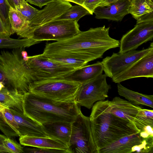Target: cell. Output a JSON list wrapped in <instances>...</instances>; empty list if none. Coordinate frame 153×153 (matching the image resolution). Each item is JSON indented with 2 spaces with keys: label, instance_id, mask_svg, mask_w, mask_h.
Returning a JSON list of instances; mask_svg holds the SVG:
<instances>
[{
  "label": "cell",
  "instance_id": "obj_1",
  "mask_svg": "<svg viewBox=\"0 0 153 153\" xmlns=\"http://www.w3.org/2000/svg\"><path fill=\"white\" fill-rule=\"evenodd\" d=\"M110 27L91 28L70 38L47 43L43 55L47 57H66L87 62L102 57L109 49L119 47L120 41L111 37Z\"/></svg>",
  "mask_w": 153,
  "mask_h": 153
},
{
  "label": "cell",
  "instance_id": "obj_2",
  "mask_svg": "<svg viewBox=\"0 0 153 153\" xmlns=\"http://www.w3.org/2000/svg\"><path fill=\"white\" fill-rule=\"evenodd\" d=\"M109 101L95 102L89 117L92 137L98 153L100 149L122 137L140 132L133 123L110 112Z\"/></svg>",
  "mask_w": 153,
  "mask_h": 153
},
{
  "label": "cell",
  "instance_id": "obj_3",
  "mask_svg": "<svg viewBox=\"0 0 153 153\" xmlns=\"http://www.w3.org/2000/svg\"><path fill=\"white\" fill-rule=\"evenodd\" d=\"M80 107L76 102L58 101L29 92L23 94L24 114L42 126L55 122L73 123L82 112Z\"/></svg>",
  "mask_w": 153,
  "mask_h": 153
},
{
  "label": "cell",
  "instance_id": "obj_4",
  "mask_svg": "<svg viewBox=\"0 0 153 153\" xmlns=\"http://www.w3.org/2000/svg\"><path fill=\"white\" fill-rule=\"evenodd\" d=\"M24 48L0 53V82L4 87L23 94L29 92L33 82L30 68L22 56Z\"/></svg>",
  "mask_w": 153,
  "mask_h": 153
},
{
  "label": "cell",
  "instance_id": "obj_5",
  "mask_svg": "<svg viewBox=\"0 0 153 153\" xmlns=\"http://www.w3.org/2000/svg\"><path fill=\"white\" fill-rule=\"evenodd\" d=\"M82 84L65 78L44 79L30 84L29 92L58 101L74 102Z\"/></svg>",
  "mask_w": 153,
  "mask_h": 153
},
{
  "label": "cell",
  "instance_id": "obj_6",
  "mask_svg": "<svg viewBox=\"0 0 153 153\" xmlns=\"http://www.w3.org/2000/svg\"><path fill=\"white\" fill-rule=\"evenodd\" d=\"M78 22L75 20H54L34 30L31 39L39 42L48 40L62 41L80 32Z\"/></svg>",
  "mask_w": 153,
  "mask_h": 153
},
{
  "label": "cell",
  "instance_id": "obj_7",
  "mask_svg": "<svg viewBox=\"0 0 153 153\" xmlns=\"http://www.w3.org/2000/svg\"><path fill=\"white\" fill-rule=\"evenodd\" d=\"M28 58L27 62L33 82L48 79L64 78L76 70L54 62L42 54L28 56Z\"/></svg>",
  "mask_w": 153,
  "mask_h": 153
},
{
  "label": "cell",
  "instance_id": "obj_8",
  "mask_svg": "<svg viewBox=\"0 0 153 153\" xmlns=\"http://www.w3.org/2000/svg\"><path fill=\"white\" fill-rule=\"evenodd\" d=\"M69 147L72 153H98L92 137L89 117L82 112L72 123Z\"/></svg>",
  "mask_w": 153,
  "mask_h": 153
},
{
  "label": "cell",
  "instance_id": "obj_9",
  "mask_svg": "<svg viewBox=\"0 0 153 153\" xmlns=\"http://www.w3.org/2000/svg\"><path fill=\"white\" fill-rule=\"evenodd\" d=\"M153 51V43L147 48L132 50L120 53H113L101 62L103 71L107 77L111 79L121 74L141 58Z\"/></svg>",
  "mask_w": 153,
  "mask_h": 153
},
{
  "label": "cell",
  "instance_id": "obj_10",
  "mask_svg": "<svg viewBox=\"0 0 153 153\" xmlns=\"http://www.w3.org/2000/svg\"><path fill=\"white\" fill-rule=\"evenodd\" d=\"M153 38V13L137 21L134 27L124 35L120 41L118 53L135 50Z\"/></svg>",
  "mask_w": 153,
  "mask_h": 153
},
{
  "label": "cell",
  "instance_id": "obj_11",
  "mask_svg": "<svg viewBox=\"0 0 153 153\" xmlns=\"http://www.w3.org/2000/svg\"><path fill=\"white\" fill-rule=\"evenodd\" d=\"M106 77L105 74H102L82 84L76 100L77 105L90 109L96 102L104 100L108 97L111 87L107 83Z\"/></svg>",
  "mask_w": 153,
  "mask_h": 153
},
{
  "label": "cell",
  "instance_id": "obj_12",
  "mask_svg": "<svg viewBox=\"0 0 153 153\" xmlns=\"http://www.w3.org/2000/svg\"><path fill=\"white\" fill-rule=\"evenodd\" d=\"M72 6L70 2L64 0H54L49 3L29 22L24 32L23 38L31 39L34 30L54 20Z\"/></svg>",
  "mask_w": 153,
  "mask_h": 153
},
{
  "label": "cell",
  "instance_id": "obj_13",
  "mask_svg": "<svg viewBox=\"0 0 153 153\" xmlns=\"http://www.w3.org/2000/svg\"><path fill=\"white\" fill-rule=\"evenodd\" d=\"M140 77L153 78V51L145 55L126 71L112 78L115 83Z\"/></svg>",
  "mask_w": 153,
  "mask_h": 153
},
{
  "label": "cell",
  "instance_id": "obj_14",
  "mask_svg": "<svg viewBox=\"0 0 153 153\" xmlns=\"http://www.w3.org/2000/svg\"><path fill=\"white\" fill-rule=\"evenodd\" d=\"M130 1L128 0H118L107 6H98L93 12L95 18L117 22L121 21L129 14Z\"/></svg>",
  "mask_w": 153,
  "mask_h": 153
},
{
  "label": "cell",
  "instance_id": "obj_15",
  "mask_svg": "<svg viewBox=\"0 0 153 153\" xmlns=\"http://www.w3.org/2000/svg\"><path fill=\"white\" fill-rule=\"evenodd\" d=\"M19 140L20 144L24 146L57 149L72 153L66 143L53 137L26 135L19 137Z\"/></svg>",
  "mask_w": 153,
  "mask_h": 153
},
{
  "label": "cell",
  "instance_id": "obj_16",
  "mask_svg": "<svg viewBox=\"0 0 153 153\" xmlns=\"http://www.w3.org/2000/svg\"><path fill=\"white\" fill-rule=\"evenodd\" d=\"M109 107L111 113L134 124L137 120V115L142 109L141 107L118 97H116L111 101H109Z\"/></svg>",
  "mask_w": 153,
  "mask_h": 153
},
{
  "label": "cell",
  "instance_id": "obj_17",
  "mask_svg": "<svg viewBox=\"0 0 153 153\" xmlns=\"http://www.w3.org/2000/svg\"><path fill=\"white\" fill-rule=\"evenodd\" d=\"M10 109L13 114L14 119L18 125V131L20 136L27 135L50 137L42 126L25 116L23 112Z\"/></svg>",
  "mask_w": 153,
  "mask_h": 153
},
{
  "label": "cell",
  "instance_id": "obj_18",
  "mask_svg": "<svg viewBox=\"0 0 153 153\" xmlns=\"http://www.w3.org/2000/svg\"><path fill=\"white\" fill-rule=\"evenodd\" d=\"M145 138L140 132L122 137L98 151V153H131L132 149L140 144Z\"/></svg>",
  "mask_w": 153,
  "mask_h": 153
},
{
  "label": "cell",
  "instance_id": "obj_19",
  "mask_svg": "<svg viewBox=\"0 0 153 153\" xmlns=\"http://www.w3.org/2000/svg\"><path fill=\"white\" fill-rule=\"evenodd\" d=\"M103 71L102 65L101 62L98 61L77 69L64 78L83 84L102 74Z\"/></svg>",
  "mask_w": 153,
  "mask_h": 153
},
{
  "label": "cell",
  "instance_id": "obj_20",
  "mask_svg": "<svg viewBox=\"0 0 153 153\" xmlns=\"http://www.w3.org/2000/svg\"><path fill=\"white\" fill-rule=\"evenodd\" d=\"M0 130L7 138L20 136L10 108L0 102Z\"/></svg>",
  "mask_w": 153,
  "mask_h": 153
},
{
  "label": "cell",
  "instance_id": "obj_21",
  "mask_svg": "<svg viewBox=\"0 0 153 153\" xmlns=\"http://www.w3.org/2000/svg\"><path fill=\"white\" fill-rule=\"evenodd\" d=\"M72 123L55 122L46 124L42 126L50 137L60 140L69 146Z\"/></svg>",
  "mask_w": 153,
  "mask_h": 153
},
{
  "label": "cell",
  "instance_id": "obj_22",
  "mask_svg": "<svg viewBox=\"0 0 153 153\" xmlns=\"http://www.w3.org/2000/svg\"><path fill=\"white\" fill-rule=\"evenodd\" d=\"M119 94L135 105H143L153 108V95L145 94L129 89L117 83Z\"/></svg>",
  "mask_w": 153,
  "mask_h": 153
},
{
  "label": "cell",
  "instance_id": "obj_23",
  "mask_svg": "<svg viewBox=\"0 0 153 153\" xmlns=\"http://www.w3.org/2000/svg\"><path fill=\"white\" fill-rule=\"evenodd\" d=\"M23 94L5 87L0 91V102L10 108L23 112L22 101Z\"/></svg>",
  "mask_w": 153,
  "mask_h": 153
},
{
  "label": "cell",
  "instance_id": "obj_24",
  "mask_svg": "<svg viewBox=\"0 0 153 153\" xmlns=\"http://www.w3.org/2000/svg\"><path fill=\"white\" fill-rule=\"evenodd\" d=\"M153 12V1L151 0H131L129 13L139 20Z\"/></svg>",
  "mask_w": 153,
  "mask_h": 153
},
{
  "label": "cell",
  "instance_id": "obj_25",
  "mask_svg": "<svg viewBox=\"0 0 153 153\" xmlns=\"http://www.w3.org/2000/svg\"><path fill=\"white\" fill-rule=\"evenodd\" d=\"M9 17L13 34L14 33L23 38L28 23L19 12L10 7Z\"/></svg>",
  "mask_w": 153,
  "mask_h": 153
},
{
  "label": "cell",
  "instance_id": "obj_26",
  "mask_svg": "<svg viewBox=\"0 0 153 153\" xmlns=\"http://www.w3.org/2000/svg\"><path fill=\"white\" fill-rule=\"evenodd\" d=\"M40 42L32 39H14L9 37H0V48L16 49L28 47Z\"/></svg>",
  "mask_w": 153,
  "mask_h": 153
},
{
  "label": "cell",
  "instance_id": "obj_27",
  "mask_svg": "<svg viewBox=\"0 0 153 153\" xmlns=\"http://www.w3.org/2000/svg\"><path fill=\"white\" fill-rule=\"evenodd\" d=\"M88 15H90L89 11L82 5L78 4L72 6L54 20L70 19L78 22L82 17Z\"/></svg>",
  "mask_w": 153,
  "mask_h": 153
},
{
  "label": "cell",
  "instance_id": "obj_28",
  "mask_svg": "<svg viewBox=\"0 0 153 153\" xmlns=\"http://www.w3.org/2000/svg\"><path fill=\"white\" fill-rule=\"evenodd\" d=\"M47 57L54 62L76 70L86 65L88 63L83 60L68 57L51 56Z\"/></svg>",
  "mask_w": 153,
  "mask_h": 153
},
{
  "label": "cell",
  "instance_id": "obj_29",
  "mask_svg": "<svg viewBox=\"0 0 153 153\" xmlns=\"http://www.w3.org/2000/svg\"><path fill=\"white\" fill-rule=\"evenodd\" d=\"M10 7L7 0H0V17L8 31L12 35L9 17Z\"/></svg>",
  "mask_w": 153,
  "mask_h": 153
},
{
  "label": "cell",
  "instance_id": "obj_30",
  "mask_svg": "<svg viewBox=\"0 0 153 153\" xmlns=\"http://www.w3.org/2000/svg\"><path fill=\"white\" fill-rule=\"evenodd\" d=\"M16 10L21 14L28 24L40 10L29 5L25 0L21 7L17 8Z\"/></svg>",
  "mask_w": 153,
  "mask_h": 153
},
{
  "label": "cell",
  "instance_id": "obj_31",
  "mask_svg": "<svg viewBox=\"0 0 153 153\" xmlns=\"http://www.w3.org/2000/svg\"><path fill=\"white\" fill-rule=\"evenodd\" d=\"M153 152V137L145 138L140 144L134 146L131 149V153Z\"/></svg>",
  "mask_w": 153,
  "mask_h": 153
},
{
  "label": "cell",
  "instance_id": "obj_32",
  "mask_svg": "<svg viewBox=\"0 0 153 153\" xmlns=\"http://www.w3.org/2000/svg\"><path fill=\"white\" fill-rule=\"evenodd\" d=\"M4 145L9 153H24L23 148L11 138L7 137L4 141Z\"/></svg>",
  "mask_w": 153,
  "mask_h": 153
},
{
  "label": "cell",
  "instance_id": "obj_33",
  "mask_svg": "<svg viewBox=\"0 0 153 153\" xmlns=\"http://www.w3.org/2000/svg\"><path fill=\"white\" fill-rule=\"evenodd\" d=\"M24 153H68L65 151L55 149L35 147L23 149Z\"/></svg>",
  "mask_w": 153,
  "mask_h": 153
},
{
  "label": "cell",
  "instance_id": "obj_34",
  "mask_svg": "<svg viewBox=\"0 0 153 153\" xmlns=\"http://www.w3.org/2000/svg\"><path fill=\"white\" fill-rule=\"evenodd\" d=\"M106 0H85L82 6L86 9L92 15L94 9L99 6L100 4Z\"/></svg>",
  "mask_w": 153,
  "mask_h": 153
},
{
  "label": "cell",
  "instance_id": "obj_35",
  "mask_svg": "<svg viewBox=\"0 0 153 153\" xmlns=\"http://www.w3.org/2000/svg\"><path fill=\"white\" fill-rule=\"evenodd\" d=\"M54 0H25L30 4L38 6L40 8L46 5Z\"/></svg>",
  "mask_w": 153,
  "mask_h": 153
},
{
  "label": "cell",
  "instance_id": "obj_36",
  "mask_svg": "<svg viewBox=\"0 0 153 153\" xmlns=\"http://www.w3.org/2000/svg\"><path fill=\"white\" fill-rule=\"evenodd\" d=\"M10 7L16 9L21 7L25 0H7Z\"/></svg>",
  "mask_w": 153,
  "mask_h": 153
},
{
  "label": "cell",
  "instance_id": "obj_37",
  "mask_svg": "<svg viewBox=\"0 0 153 153\" xmlns=\"http://www.w3.org/2000/svg\"><path fill=\"white\" fill-rule=\"evenodd\" d=\"M11 35L6 28L0 17V37H9Z\"/></svg>",
  "mask_w": 153,
  "mask_h": 153
},
{
  "label": "cell",
  "instance_id": "obj_38",
  "mask_svg": "<svg viewBox=\"0 0 153 153\" xmlns=\"http://www.w3.org/2000/svg\"><path fill=\"white\" fill-rule=\"evenodd\" d=\"M7 137L0 134V153H9L4 145V141Z\"/></svg>",
  "mask_w": 153,
  "mask_h": 153
},
{
  "label": "cell",
  "instance_id": "obj_39",
  "mask_svg": "<svg viewBox=\"0 0 153 153\" xmlns=\"http://www.w3.org/2000/svg\"><path fill=\"white\" fill-rule=\"evenodd\" d=\"M118 0H106L104 2H102L100 5V6H107L109 4L114 3ZM130 1L131 0H128Z\"/></svg>",
  "mask_w": 153,
  "mask_h": 153
},
{
  "label": "cell",
  "instance_id": "obj_40",
  "mask_svg": "<svg viewBox=\"0 0 153 153\" xmlns=\"http://www.w3.org/2000/svg\"><path fill=\"white\" fill-rule=\"evenodd\" d=\"M21 54L23 59L25 61H27L28 59V56L27 52L25 51V48H24L22 50Z\"/></svg>",
  "mask_w": 153,
  "mask_h": 153
},
{
  "label": "cell",
  "instance_id": "obj_41",
  "mask_svg": "<svg viewBox=\"0 0 153 153\" xmlns=\"http://www.w3.org/2000/svg\"><path fill=\"white\" fill-rule=\"evenodd\" d=\"M75 3L77 4L82 5L83 2L85 0H64Z\"/></svg>",
  "mask_w": 153,
  "mask_h": 153
},
{
  "label": "cell",
  "instance_id": "obj_42",
  "mask_svg": "<svg viewBox=\"0 0 153 153\" xmlns=\"http://www.w3.org/2000/svg\"><path fill=\"white\" fill-rule=\"evenodd\" d=\"M4 87V85L2 83L0 82V91L2 89V88Z\"/></svg>",
  "mask_w": 153,
  "mask_h": 153
},
{
  "label": "cell",
  "instance_id": "obj_43",
  "mask_svg": "<svg viewBox=\"0 0 153 153\" xmlns=\"http://www.w3.org/2000/svg\"><path fill=\"white\" fill-rule=\"evenodd\" d=\"M152 1H153V0H151Z\"/></svg>",
  "mask_w": 153,
  "mask_h": 153
}]
</instances>
